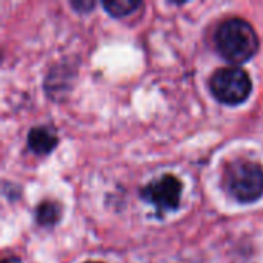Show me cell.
<instances>
[{
  "label": "cell",
  "mask_w": 263,
  "mask_h": 263,
  "mask_svg": "<svg viewBox=\"0 0 263 263\" xmlns=\"http://www.w3.org/2000/svg\"><path fill=\"white\" fill-rule=\"evenodd\" d=\"M85 263H102V262H85Z\"/></svg>",
  "instance_id": "cell-10"
},
{
  "label": "cell",
  "mask_w": 263,
  "mask_h": 263,
  "mask_svg": "<svg viewBox=\"0 0 263 263\" xmlns=\"http://www.w3.org/2000/svg\"><path fill=\"white\" fill-rule=\"evenodd\" d=\"M182 190L183 185L176 176L163 174L145 185L140 191V197L159 211H176L180 205Z\"/></svg>",
  "instance_id": "cell-4"
},
{
  "label": "cell",
  "mask_w": 263,
  "mask_h": 263,
  "mask_svg": "<svg viewBox=\"0 0 263 263\" xmlns=\"http://www.w3.org/2000/svg\"><path fill=\"white\" fill-rule=\"evenodd\" d=\"M214 45L227 62L237 66L257 54L260 40L250 22L240 17H230L217 26Z\"/></svg>",
  "instance_id": "cell-1"
},
{
  "label": "cell",
  "mask_w": 263,
  "mask_h": 263,
  "mask_svg": "<svg viewBox=\"0 0 263 263\" xmlns=\"http://www.w3.org/2000/svg\"><path fill=\"white\" fill-rule=\"evenodd\" d=\"M62 216V208L54 200H43L35 208V222L40 227H54Z\"/></svg>",
  "instance_id": "cell-6"
},
{
  "label": "cell",
  "mask_w": 263,
  "mask_h": 263,
  "mask_svg": "<svg viewBox=\"0 0 263 263\" xmlns=\"http://www.w3.org/2000/svg\"><path fill=\"white\" fill-rule=\"evenodd\" d=\"M71 6L77 11V12H88L96 6V2H86V0H74L71 2Z\"/></svg>",
  "instance_id": "cell-8"
},
{
  "label": "cell",
  "mask_w": 263,
  "mask_h": 263,
  "mask_svg": "<svg viewBox=\"0 0 263 263\" xmlns=\"http://www.w3.org/2000/svg\"><path fill=\"white\" fill-rule=\"evenodd\" d=\"M59 139L46 126H35L28 133V148L37 156H46L54 151Z\"/></svg>",
  "instance_id": "cell-5"
},
{
  "label": "cell",
  "mask_w": 263,
  "mask_h": 263,
  "mask_svg": "<svg viewBox=\"0 0 263 263\" xmlns=\"http://www.w3.org/2000/svg\"><path fill=\"white\" fill-rule=\"evenodd\" d=\"M225 191L240 203H253L263 197V166L239 159L227 165L223 173Z\"/></svg>",
  "instance_id": "cell-2"
},
{
  "label": "cell",
  "mask_w": 263,
  "mask_h": 263,
  "mask_svg": "<svg viewBox=\"0 0 263 263\" xmlns=\"http://www.w3.org/2000/svg\"><path fill=\"white\" fill-rule=\"evenodd\" d=\"M210 91L223 105H240L251 96L253 82L250 74L240 66H223L214 71L210 79Z\"/></svg>",
  "instance_id": "cell-3"
},
{
  "label": "cell",
  "mask_w": 263,
  "mask_h": 263,
  "mask_svg": "<svg viewBox=\"0 0 263 263\" xmlns=\"http://www.w3.org/2000/svg\"><path fill=\"white\" fill-rule=\"evenodd\" d=\"M102 6L106 9V12L112 17H123L142 6V2L134 0H106L102 2Z\"/></svg>",
  "instance_id": "cell-7"
},
{
  "label": "cell",
  "mask_w": 263,
  "mask_h": 263,
  "mask_svg": "<svg viewBox=\"0 0 263 263\" xmlns=\"http://www.w3.org/2000/svg\"><path fill=\"white\" fill-rule=\"evenodd\" d=\"M2 263H20V260L17 257H5Z\"/></svg>",
  "instance_id": "cell-9"
}]
</instances>
